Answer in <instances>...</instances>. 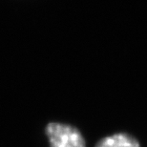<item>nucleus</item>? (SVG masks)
<instances>
[{"label": "nucleus", "instance_id": "nucleus-2", "mask_svg": "<svg viewBox=\"0 0 147 147\" xmlns=\"http://www.w3.org/2000/svg\"><path fill=\"white\" fill-rule=\"evenodd\" d=\"M96 147H140L136 138L128 133H116L98 140Z\"/></svg>", "mask_w": 147, "mask_h": 147}, {"label": "nucleus", "instance_id": "nucleus-1", "mask_svg": "<svg viewBox=\"0 0 147 147\" xmlns=\"http://www.w3.org/2000/svg\"><path fill=\"white\" fill-rule=\"evenodd\" d=\"M50 147H85L81 132L73 125L50 122L46 127Z\"/></svg>", "mask_w": 147, "mask_h": 147}]
</instances>
